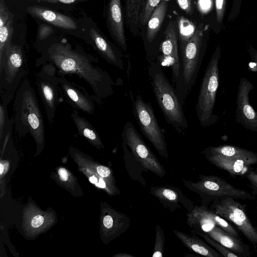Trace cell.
Masks as SVG:
<instances>
[{
    "instance_id": "4",
    "label": "cell",
    "mask_w": 257,
    "mask_h": 257,
    "mask_svg": "<svg viewBox=\"0 0 257 257\" xmlns=\"http://www.w3.org/2000/svg\"><path fill=\"white\" fill-rule=\"evenodd\" d=\"M203 28L200 24L190 39L180 47V74L174 87L183 106L195 83L203 59Z\"/></svg>"
},
{
    "instance_id": "7",
    "label": "cell",
    "mask_w": 257,
    "mask_h": 257,
    "mask_svg": "<svg viewBox=\"0 0 257 257\" xmlns=\"http://www.w3.org/2000/svg\"><path fill=\"white\" fill-rule=\"evenodd\" d=\"M184 185L198 194L203 206L223 197L238 200H252L253 196L249 192L235 187L225 180L214 175H199L196 182L182 179Z\"/></svg>"
},
{
    "instance_id": "1",
    "label": "cell",
    "mask_w": 257,
    "mask_h": 257,
    "mask_svg": "<svg viewBox=\"0 0 257 257\" xmlns=\"http://www.w3.org/2000/svg\"><path fill=\"white\" fill-rule=\"evenodd\" d=\"M97 58L69 45L55 43L47 48L36 62V66L50 63L58 76L75 74L86 82L93 91L96 102L113 94L115 83L108 73L94 63Z\"/></svg>"
},
{
    "instance_id": "32",
    "label": "cell",
    "mask_w": 257,
    "mask_h": 257,
    "mask_svg": "<svg viewBox=\"0 0 257 257\" xmlns=\"http://www.w3.org/2000/svg\"><path fill=\"white\" fill-rule=\"evenodd\" d=\"M250 184V187L253 195H257V170L251 169L245 175Z\"/></svg>"
},
{
    "instance_id": "12",
    "label": "cell",
    "mask_w": 257,
    "mask_h": 257,
    "mask_svg": "<svg viewBox=\"0 0 257 257\" xmlns=\"http://www.w3.org/2000/svg\"><path fill=\"white\" fill-rule=\"evenodd\" d=\"M161 57L159 63L162 67L171 69L173 86L177 83L180 74V59L178 52V36L175 25L170 21L164 31V38L159 47Z\"/></svg>"
},
{
    "instance_id": "46",
    "label": "cell",
    "mask_w": 257,
    "mask_h": 257,
    "mask_svg": "<svg viewBox=\"0 0 257 257\" xmlns=\"http://www.w3.org/2000/svg\"><path fill=\"white\" fill-rule=\"evenodd\" d=\"M3 171H4V166L2 164H0V174L1 175L3 174Z\"/></svg>"
},
{
    "instance_id": "13",
    "label": "cell",
    "mask_w": 257,
    "mask_h": 257,
    "mask_svg": "<svg viewBox=\"0 0 257 257\" xmlns=\"http://www.w3.org/2000/svg\"><path fill=\"white\" fill-rule=\"evenodd\" d=\"M254 88L247 79H240L236 97L235 120L244 128L257 133V112L249 102V93Z\"/></svg>"
},
{
    "instance_id": "33",
    "label": "cell",
    "mask_w": 257,
    "mask_h": 257,
    "mask_svg": "<svg viewBox=\"0 0 257 257\" xmlns=\"http://www.w3.org/2000/svg\"><path fill=\"white\" fill-rule=\"evenodd\" d=\"M226 0H215L216 18L218 23H221L224 15Z\"/></svg>"
},
{
    "instance_id": "27",
    "label": "cell",
    "mask_w": 257,
    "mask_h": 257,
    "mask_svg": "<svg viewBox=\"0 0 257 257\" xmlns=\"http://www.w3.org/2000/svg\"><path fill=\"white\" fill-rule=\"evenodd\" d=\"M180 47L183 46L194 35L196 28L195 25L183 16L177 19Z\"/></svg>"
},
{
    "instance_id": "5",
    "label": "cell",
    "mask_w": 257,
    "mask_h": 257,
    "mask_svg": "<svg viewBox=\"0 0 257 257\" xmlns=\"http://www.w3.org/2000/svg\"><path fill=\"white\" fill-rule=\"evenodd\" d=\"M220 58L221 50L218 46L208 62L200 85L196 110L203 127L209 126L218 120L213 111L219 82L218 64Z\"/></svg>"
},
{
    "instance_id": "45",
    "label": "cell",
    "mask_w": 257,
    "mask_h": 257,
    "mask_svg": "<svg viewBox=\"0 0 257 257\" xmlns=\"http://www.w3.org/2000/svg\"><path fill=\"white\" fill-rule=\"evenodd\" d=\"M59 1L64 4H71L76 1V0H59Z\"/></svg>"
},
{
    "instance_id": "34",
    "label": "cell",
    "mask_w": 257,
    "mask_h": 257,
    "mask_svg": "<svg viewBox=\"0 0 257 257\" xmlns=\"http://www.w3.org/2000/svg\"><path fill=\"white\" fill-rule=\"evenodd\" d=\"M180 9L186 14L191 15L193 13L192 0H177Z\"/></svg>"
},
{
    "instance_id": "43",
    "label": "cell",
    "mask_w": 257,
    "mask_h": 257,
    "mask_svg": "<svg viewBox=\"0 0 257 257\" xmlns=\"http://www.w3.org/2000/svg\"><path fill=\"white\" fill-rule=\"evenodd\" d=\"M117 256L120 257H134L133 255L129 254L128 253H119L117 254Z\"/></svg>"
},
{
    "instance_id": "20",
    "label": "cell",
    "mask_w": 257,
    "mask_h": 257,
    "mask_svg": "<svg viewBox=\"0 0 257 257\" xmlns=\"http://www.w3.org/2000/svg\"><path fill=\"white\" fill-rule=\"evenodd\" d=\"M204 155H215L226 157L241 159L252 165H257V153L254 152L231 145H220L209 147L204 149Z\"/></svg>"
},
{
    "instance_id": "36",
    "label": "cell",
    "mask_w": 257,
    "mask_h": 257,
    "mask_svg": "<svg viewBox=\"0 0 257 257\" xmlns=\"http://www.w3.org/2000/svg\"><path fill=\"white\" fill-rule=\"evenodd\" d=\"M12 18L10 16L8 10L1 4L0 8V28L4 26Z\"/></svg>"
},
{
    "instance_id": "17",
    "label": "cell",
    "mask_w": 257,
    "mask_h": 257,
    "mask_svg": "<svg viewBox=\"0 0 257 257\" xmlns=\"http://www.w3.org/2000/svg\"><path fill=\"white\" fill-rule=\"evenodd\" d=\"M90 36L93 46L101 56L110 64L124 71V65L120 51L95 30L91 29Z\"/></svg>"
},
{
    "instance_id": "29",
    "label": "cell",
    "mask_w": 257,
    "mask_h": 257,
    "mask_svg": "<svg viewBox=\"0 0 257 257\" xmlns=\"http://www.w3.org/2000/svg\"><path fill=\"white\" fill-rule=\"evenodd\" d=\"M162 0H143L139 21L142 25H145L155 9Z\"/></svg>"
},
{
    "instance_id": "21",
    "label": "cell",
    "mask_w": 257,
    "mask_h": 257,
    "mask_svg": "<svg viewBox=\"0 0 257 257\" xmlns=\"http://www.w3.org/2000/svg\"><path fill=\"white\" fill-rule=\"evenodd\" d=\"M27 10L33 16L58 27L68 30L77 28L75 22L65 15L38 6L29 7Z\"/></svg>"
},
{
    "instance_id": "15",
    "label": "cell",
    "mask_w": 257,
    "mask_h": 257,
    "mask_svg": "<svg viewBox=\"0 0 257 257\" xmlns=\"http://www.w3.org/2000/svg\"><path fill=\"white\" fill-rule=\"evenodd\" d=\"M150 194L155 197L166 208L174 211L181 208L182 204L189 212L195 207L191 200L184 195L178 188L170 185L152 187L150 188Z\"/></svg>"
},
{
    "instance_id": "18",
    "label": "cell",
    "mask_w": 257,
    "mask_h": 257,
    "mask_svg": "<svg viewBox=\"0 0 257 257\" xmlns=\"http://www.w3.org/2000/svg\"><path fill=\"white\" fill-rule=\"evenodd\" d=\"M206 233L210 237L218 241L239 257H249L251 255L250 248L238 238L226 232L217 225H215Z\"/></svg>"
},
{
    "instance_id": "40",
    "label": "cell",
    "mask_w": 257,
    "mask_h": 257,
    "mask_svg": "<svg viewBox=\"0 0 257 257\" xmlns=\"http://www.w3.org/2000/svg\"><path fill=\"white\" fill-rule=\"evenodd\" d=\"M58 173L61 179L63 181H66L68 179V173L64 168H61L58 171Z\"/></svg>"
},
{
    "instance_id": "30",
    "label": "cell",
    "mask_w": 257,
    "mask_h": 257,
    "mask_svg": "<svg viewBox=\"0 0 257 257\" xmlns=\"http://www.w3.org/2000/svg\"><path fill=\"white\" fill-rule=\"evenodd\" d=\"M13 32V18H12L4 26L0 28V57L4 54L6 45L12 42Z\"/></svg>"
},
{
    "instance_id": "24",
    "label": "cell",
    "mask_w": 257,
    "mask_h": 257,
    "mask_svg": "<svg viewBox=\"0 0 257 257\" xmlns=\"http://www.w3.org/2000/svg\"><path fill=\"white\" fill-rule=\"evenodd\" d=\"M70 116L79 135L96 145H101L100 138L96 130L85 117L79 115L77 110L74 109Z\"/></svg>"
},
{
    "instance_id": "22",
    "label": "cell",
    "mask_w": 257,
    "mask_h": 257,
    "mask_svg": "<svg viewBox=\"0 0 257 257\" xmlns=\"http://www.w3.org/2000/svg\"><path fill=\"white\" fill-rule=\"evenodd\" d=\"M173 233L181 242L190 251L201 255L207 257H220L222 256L216 250L193 234L190 235L178 230H173Z\"/></svg>"
},
{
    "instance_id": "2",
    "label": "cell",
    "mask_w": 257,
    "mask_h": 257,
    "mask_svg": "<svg viewBox=\"0 0 257 257\" xmlns=\"http://www.w3.org/2000/svg\"><path fill=\"white\" fill-rule=\"evenodd\" d=\"M15 94L13 118L16 133L23 136L29 133L41 144L45 135L43 117L35 91L27 78L22 80Z\"/></svg>"
},
{
    "instance_id": "44",
    "label": "cell",
    "mask_w": 257,
    "mask_h": 257,
    "mask_svg": "<svg viewBox=\"0 0 257 257\" xmlns=\"http://www.w3.org/2000/svg\"><path fill=\"white\" fill-rule=\"evenodd\" d=\"M89 181L90 182L93 184H96L98 182L97 179L95 176H91L89 178Z\"/></svg>"
},
{
    "instance_id": "37",
    "label": "cell",
    "mask_w": 257,
    "mask_h": 257,
    "mask_svg": "<svg viewBox=\"0 0 257 257\" xmlns=\"http://www.w3.org/2000/svg\"><path fill=\"white\" fill-rule=\"evenodd\" d=\"M97 172L103 178H109L111 175L110 170L103 166H98L96 168Z\"/></svg>"
},
{
    "instance_id": "28",
    "label": "cell",
    "mask_w": 257,
    "mask_h": 257,
    "mask_svg": "<svg viewBox=\"0 0 257 257\" xmlns=\"http://www.w3.org/2000/svg\"><path fill=\"white\" fill-rule=\"evenodd\" d=\"M191 230L192 233L197 234L203 237L208 244L213 246L222 256L225 257H239L238 254L212 238L206 233L194 230Z\"/></svg>"
},
{
    "instance_id": "8",
    "label": "cell",
    "mask_w": 257,
    "mask_h": 257,
    "mask_svg": "<svg viewBox=\"0 0 257 257\" xmlns=\"http://www.w3.org/2000/svg\"><path fill=\"white\" fill-rule=\"evenodd\" d=\"M132 100L134 114L141 132L158 153L166 160H168L164 134L157 121L151 104L145 101L139 94Z\"/></svg>"
},
{
    "instance_id": "31",
    "label": "cell",
    "mask_w": 257,
    "mask_h": 257,
    "mask_svg": "<svg viewBox=\"0 0 257 257\" xmlns=\"http://www.w3.org/2000/svg\"><path fill=\"white\" fill-rule=\"evenodd\" d=\"M165 241L164 230L159 224H157L156 226V237L153 257L164 256Z\"/></svg>"
},
{
    "instance_id": "39",
    "label": "cell",
    "mask_w": 257,
    "mask_h": 257,
    "mask_svg": "<svg viewBox=\"0 0 257 257\" xmlns=\"http://www.w3.org/2000/svg\"><path fill=\"white\" fill-rule=\"evenodd\" d=\"M44 218L41 215L36 216L33 218L31 222L32 226L34 228L40 226L43 223Z\"/></svg>"
},
{
    "instance_id": "14",
    "label": "cell",
    "mask_w": 257,
    "mask_h": 257,
    "mask_svg": "<svg viewBox=\"0 0 257 257\" xmlns=\"http://www.w3.org/2000/svg\"><path fill=\"white\" fill-rule=\"evenodd\" d=\"M58 80L59 87L70 105L88 114L94 113L96 99L93 95H89L84 87L68 80L65 76L58 75Z\"/></svg>"
},
{
    "instance_id": "26",
    "label": "cell",
    "mask_w": 257,
    "mask_h": 257,
    "mask_svg": "<svg viewBox=\"0 0 257 257\" xmlns=\"http://www.w3.org/2000/svg\"><path fill=\"white\" fill-rule=\"evenodd\" d=\"M125 22L131 32L136 35L143 0H125Z\"/></svg>"
},
{
    "instance_id": "38",
    "label": "cell",
    "mask_w": 257,
    "mask_h": 257,
    "mask_svg": "<svg viewBox=\"0 0 257 257\" xmlns=\"http://www.w3.org/2000/svg\"><path fill=\"white\" fill-rule=\"evenodd\" d=\"M198 6L200 10L207 11L211 6V0H198Z\"/></svg>"
},
{
    "instance_id": "41",
    "label": "cell",
    "mask_w": 257,
    "mask_h": 257,
    "mask_svg": "<svg viewBox=\"0 0 257 257\" xmlns=\"http://www.w3.org/2000/svg\"><path fill=\"white\" fill-rule=\"evenodd\" d=\"M251 59L253 60V63L255 64L251 70L257 71V52L252 53V54H251Z\"/></svg>"
},
{
    "instance_id": "23",
    "label": "cell",
    "mask_w": 257,
    "mask_h": 257,
    "mask_svg": "<svg viewBox=\"0 0 257 257\" xmlns=\"http://www.w3.org/2000/svg\"><path fill=\"white\" fill-rule=\"evenodd\" d=\"M168 5L167 0H162L149 19L146 34L149 44L153 42L161 28L167 11Z\"/></svg>"
},
{
    "instance_id": "10",
    "label": "cell",
    "mask_w": 257,
    "mask_h": 257,
    "mask_svg": "<svg viewBox=\"0 0 257 257\" xmlns=\"http://www.w3.org/2000/svg\"><path fill=\"white\" fill-rule=\"evenodd\" d=\"M122 142L144 168L163 178L166 174L164 167L143 140L133 123H125L121 134Z\"/></svg>"
},
{
    "instance_id": "19",
    "label": "cell",
    "mask_w": 257,
    "mask_h": 257,
    "mask_svg": "<svg viewBox=\"0 0 257 257\" xmlns=\"http://www.w3.org/2000/svg\"><path fill=\"white\" fill-rule=\"evenodd\" d=\"M204 156L210 163L231 176H245L253 168L251 164L243 159L210 154Z\"/></svg>"
},
{
    "instance_id": "3",
    "label": "cell",
    "mask_w": 257,
    "mask_h": 257,
    "mask_svg": "<svg viewBox=\"0 0 257 257\" xmlns=\"http://www.w3.org/2000/svg\"><path fill=\"white\" fill-rule=\"evenodd\" d=\"M147 72L156 99L166 121L178 133H183L188 128V123L183 105L162 66L155 61H150Z\"/></svg>"
},
{
    "instance_id": "25",
    "label": "cell",
    "mask_w": 257,
    "mask_h": 257,
    "mask_svg": "<svg viewBox=\"0 0 257 257\" xmlns=\"http://www.w3.org/2000/svg\"><path fill=\"white\" fill-rule=\"evenodd\" d=\"M193 209L214 225H217L229 233L238 238H240L238 231L229 222L211 210L203 206L195 207Z\"/></svg>"
},
{
    "instance_id": "6",
    "label": "cell",
    "mask_w": 257,
    "mask_h": 257,
    "mask_svg": "<svg viewBox=\"0 0 257 257\" xmlns=\"http://www.w3.org/2000/svg\"><path fill=\"white\" fill-rule=\"evenodd\" d=\"M27 73L22 47L9 43L0 57L1 99L10 103Z\"/></svg>"
},
{
    "instance_id": "42",
    "label": "cell",
    "mask_w": 257,
    "mask_h": 257,
    "mask_svg": "<svg viewBox=\"0 0 257 257\" xmlns=\"http://www.w3.org/2000/svg\"><path fill=\"white\" fill-rule=\"evenodd\" d=\"M98 187L105 188L106 187V183L102 178L99 179L98 182L95 184Z\"/></svg>"
},
{
    "instance_id": "16",
    "label": "cell",
    "mask_w": 257,
    "mask_h": 257,
    "mask_svg": "<svg viewBox=\"0 0 257 257\" xmlns=\"http://www.w3.org/2000/svg\"><path fill=\"white\" fill-rule=\"evenodd\" d=\"M107 22L113 39L123 50L127 51L120 0H109Z\"/></svg>"
},
{
    "instance_id": "11",
    "label": "cell",
    "mask_w": 257,
    "mask_h": 257,
    "mask_svg": "<svg viewBox=\"0 0 257 257\" xmlns=\"http://www.w3.org/2000/svg\"><path fill=\"white\" fill-rule=\"evenodd\" d=\"M37 73L36 84L44 106L48 122L51 124L59 102L58 75L55 67L50 63L41 66Z\"/></svg>"
},
{
    "instance_id": "9",
    "label": "cell",
    "mask_w": 257,
    "mask_h": 257,
    "mask_svg": "<svg viewBox=\"0 0 257 257\" xmlns=\"http://www.w3.org/2000/svg\"><path fill=\"white\" fill-rule=\"evenodd\" d=\"M231 197H223L214 201L210 210L234 224L254 247H257V227L248 218L245 206Z\"/></svg>"
},
{
    "instance_id": "35",
    "label": "cell",
    "mask_w": 257,
    "mask_h": 257,
    "mask_svg": "<svg viewBox=\"0 0 257 257\" xmlns=\"http://www.w3.org/2000/svg\"><path fill=\"white\" fill-rule=\"evenodd\" d=\"M53 32L51 27L47 25H42L39 28L38 37L41 40L47 38Z\"/></svg>"
}]
</instances>
